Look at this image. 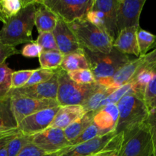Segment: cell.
<instances>
[{
	"mask_svg": "<svg viewBox=\"0 0 156 156\" xmlns=\"http://www.w3.org/2000/svg\"><path fill=\"white\" fill-rule=\"evenodd\" d=\"M36 7L37 0H33L18 15L3 24L0 30V42L15 47L33 42L32 30L35 26Z\"/></svg>",
	"mask_w": 156,
	"mask_h": 156,
	"instance_id": "cell-1",
	"label": "cell"
},
{
	"mask_svg": "<svg viewBox=\"0 0 156 156\" xmlns=\"http://www.w3.org/2000/svg\"><path fill=\"white\" fill-rule=\"evenodd\" d=\"M119 119L115 132L125 136L142 126L148 116L149 108L144 99L134 94L124 96L117 103Z\"/></svg>",
	"mask_w": 156,
	"mask_h": 156,
	"instance_id": "cell-2",
	"label": "cell"
},
{
	"mask_svg": "<svg viewBox=\"0 0 156 156\" xmlns=\"http://www.w3.org/2000/svg\"><path fill=\"white\" fill-rule=\"evenodd\" d=\"M68 25L83 48L102 53H109L113 50V38L85 18L76 20Z\"/></svg>",
	"mask_w": 156,
	"mask_h": 156,
	"instance_id": "cell-3",
	"label": "cell"
},
{
	"mask_svg": "<svg viewBox=\"0 0 156 156\" xmlns=\"http://www.w3.org/2000/svg\"><path fill=\"white\" fill-rule=\"evenodd\" d=\"M83 49L90 69L93 73L96 82L99 84L111 78L119 69L132 59L128 55L120 53L115 48H113L109 53L92 52Z\"/></svg>",
	"mask_w": 156,
	"mask_h": 156,
	"instance_id": "cell-4",
	"label": "cell"
},
{
	"mask_svg": "<svg viewBox=\"0 0 156 156\" xmlns=\"http://www.w3.org/2000/svg\"><path fill=\"white\" fill-rule=\"evenodd\" d=\"M58 72V89L57 101L60 106L81 105L99 87L98 82L90 85H80L69 78L67 72L61 68Z\"/></svg>",
	"mask_w": 156,
	"mask_h": 156,
	"instance_id": "cell-5",
	"label": "cell"
},
{
	"mask_svg": "<svg viewBox=\"0 0 156 156\" xmlns=\"http://www.w3.org/2000/svg\"><path fill=\"white\" fill-rule=\"evenodd\" d=\"M122 142L123 134L116 135L115 131H112L77 146L64 149L59 156H93L106 151H118L122 147Z\"/></svg>",
	"mask_w": 156,
	"mask_h": 156,
	"instance_id": "cell-6",
	"label": "cell"
},
{
	"mask_svg": "<svg viewBox=\"0 0 156 156\" xmlns=\"http://www.w3.org/2000/svg\"><path fill=\"white\" fill-rule=\"evenodd\" d=\"M94 0H41L58 18L70 24L82 19L92 9Z\"/></svg>",
	"mask_w": 156,
	"mask_h": 156,
	"instance_id": "cell-7",
	"label": "cell"
},
{
	"mask_svg": "<svg viewBox=\"0 0 156 156\" xmlns=\"http://www.w3.org/2000/svg\"><path fill=\"white\" fill-rule=\"evenodd\" d=\"M120 152L122 156H153L151 134L145 123L123 136Z\"/></svg>",
	"mask_w": 156,
	"mask_h": 156,
	"instance_id": "cell-8",
	"label": "cell"
},
{
	"mask_svg": "<svg viewBox=\"0 0 156 156\" xmlns=\"http://www.w3.org/2000/svg\"><path fill=\"white\" fill-rule=\"evenodd\" d=\"M12 112L17 123L32 114L44 109L60 106L56 100L35 99L30 98L10 97Z\"/></svg>",
	"mask_w": 156,
	"mask_h": 156,
	"instance_id": "cell-9",
	"label": "cell"
},
{
	"mask_svg": "<svg viewBox=\"0 0 156 156\" xmlns=\"http://www.w3.org/2000/svg\"><path fill=\"white\" fill-rule=\"evenodd\" d=\"M32 143L46 154L54 153L70 147V142L66 138L64 130L58 128L48 127L32 136Z\"/></svg>",
	"mask_w": 156,
	"mask_h": 156,
	"instance_id": "cell-10",
	"label": "cell"
},
{
	"mask_svg": "<svg viewBox=\"0 0 156 156\" xmlns=\"http://www.w3.org/2000/svg\"><path fill=\"white\" fill-rule=\"evenodd\" d=\"M146 0H118V32L128 27H140L139 20Z\"/></svg>",
	"mask_w": 156,
	"mask_h": 156,
	"instance_id": "cell-11",
	"label": "cell"
},
{
	"mask_svg": "<svg viewBox=\"0 0 156 156\" xmlns=\"http://www.w3.org/2000/svg\"><path fill=\"white\" fill-rule=\"evenodd\" d=\"M58 89V72L52 79L47 82L31 86H24L20 88L11 89L8 96L23 97L35 99H51L57 101Z\"/></svg>",
	"mask_w": 156,
	"mask_h": 156,
	"instance_id": "cell-12",
	"label": "cell"
},
{
	"mask_svg": "<svg viewBox=\"0 0 156 156\" xmlns=\"http://www.w3.org/2000/svg\"><path fill=\"white\" fill-rule=\"evenodd\" d=\"M156 73V47L143 56V61L132 80L133 94L144 99L147 86ZM145 101V100H144Z\"/></svg>",
	"mask_w": 156,
	"mask_h": 156,
	"instance_id": "cell-13",
	"label": "cell"
},
{
	"mask_svg": "<svg viewBox=\"0 0 156 156\" xmlns=\"http://www.w3.org/2000/svg\"><path fill=\"white\" fill-rule=\"evenodd\" d=\"M59 107L42 110L25 117L18 123L17 129L21 133L28 136H33L45 130L53 121Z\"/></svg>",
	"mask_w": 156,
	"mask_h": 156,
	"instance_id": "cell-14",
	"label": "cell"
},
{
	"mask_svg": "<svg viewBox=\"0 0 156 156\" xmlns=\"http://www.w3.org/2000/svg\"><path fill=\"white\" fill-rule=\"evenodd\" d=\"M53 34L56 40L58 50L64 55L80 52L83 47L80 44L74 33L72 31L68 24L58 18Z\"/></svg>",
	"mask_w": 156,
	"mask_h": 156,
	"instance_id": "cell-15",
	"label": "cell"
},
{
	"mask_svg": "<svg viewBox=\"0 0 156 156\" xmlns=\"http://www.w3.org/2000/svg\"><path fill=\"white\" fill-rule=\"evenodd\" d=\"M142 61L143 56L132 59L129 62L119 69L111 78L104 81L99 85L116 89L128 82H131Z\"/></svg>",
	"mask_w": 156,
	"mask_h": 156,
	"instance_id": "cell-16",
	"label": "cell"
},
{
	"mask_svg": "<svg viewBox=\"0 0 156 156\" xmlns=\"http://www.w3.org/2000/svg\"><path fill=\"white\" fill-rule=\"evenodd\" d=\"M92 9L103 13L106 22L107 33L114 41L119 34L116 27L118 0H94Z\"/></svg>",
	"mask_w": 156,
	"mask_h": 156,
	"instance_id": "cell-17",
	"label": "cell"
},
{
	"mask_svg": "<svg viewBox=\"0 0 156 156\" xmlns=\"http://www.w3.org/2000/svg\"><path fill=\"white\" fill-rule=\"evenodd\" d=\"M137 30V27H128L121 30L113 41V48L123 54L140 57L136 37Z\"/></svg>",
	"mask_w": 156,
	"mask_h": 156,
	"instance_id": "cell-18",
	"label": "cell"
},
{
	"mask_svg": "<svg viewBox=\"0 0 156 156\" xmlns=\"http://www.w3.org/2000/svg\"><path fill=\"white\" fill-rule=\"evenodd\" d=\"M81 105H67L60 106L53 121L49 127L65 129L76 120L86 114Z\"/></svg>",
	"mask_w": 156,
	"mask_h": 156,
	"instance_id": "cell-19",
	"label": "cell"
},
{
	"mask_svg": "<svg viewBox=\"0 0 156 156\" xmlns=\"http://www.w3.org/2000/svg\"><path fill=\"white\" fill-rule=\"evenodd\" d=\"M119 119L117 105L110 104L95 111L93 123L101 129L111 132L115 131Z\"/></svg>",
	"mask_w": 156,
	"mask_h": 156,
	"instance_id": "cell-20",
	"label": "cell"
},
{
	"mask_svg": "<svg viewBox=\"0 0 156 156\" xmlns=\"http://www.w3.org/2000/svg\"><path fill=\"white\" fill-rule=\"evenodd\" d=\"M58 17L51 10L42 4L41 0H37V7L35 13V25L38 33L53 32Z\"/></svg>",
	"mask_w": 156,
	"mask_h": 156,
	"instance_id": "cell-21",
	"label": "cell"
},
{
	"mask_svg": "<svg viewBox=\"0 0 156 156\" xmlns=\"http://www.w3.org/2000/svg\"><path fill=\"white\" fill-rule=\"evenodd\" d=\"M33 0H0V21L6 24Z\"/></svg>",
	"mask_w": 156,
	"mask_h": 156,
	"instance_id": "cell-22",
	"label": "cell"
},
{
	"mask_svg": "<svg viewBox=\"0 0 156 156\" xmlns=\"http://www.w3.org/2000/svg\"><path fill=\"white\" fill-rule=\"evenodd\" d=\"M18 123L11 106V98L7 96L0 100V133L15 129Z\"/></svg>",
	"mask_w": 156,
	"mask_h": 156,
	"instance_id": "cell-23",
	"label": "cell"
},
{
	"mask_svg": "<svg viewBox=\"0 0 156 156\" xmlns=\"http://www.w3.org/2000/svg\"><path fill=\"white\" fill-rule=\"evenodd\" d=\"M95 111L87 112L84 116L64 129V135L69 142H72L77 138L88 126L93 123Z\"/></svg>",
	"mask_w": 156,
	"mask_h": 156,
	"instance_id": "cell-24",
	"label": "cell"
},
{
	"mask_svg": "<svg viewBox=\"0 0 156 156\" xmlns=\"http://www.w3.org/2000/svg\"><path fill=\"white\" fill-rule=\"evenodd\" d=\"M60 68L67 73L78 69H90L88 61L84 53V49L82 51L64 55L63 62Z\"/></svg>",
	"mask_w": 156,
	"mask_h": 156,
	"instance_id": "cell-25",
	"label": "cell"
},
{
	"mask_svg": "<svg viewBox=\"0 0 156 156\" xmlns=\"http://www.w3.org/2000/svg\"><path fill=\"white\" fill-rule=\"evenodd\" d=\"M115 88H109L104 85H99V88L87 98L85 103L82 105L86 112L96 111L99 108L102 101L115 91Z\"/></svg>",
	"mask_w": 156,
	"mask_h": 156,
	"instance_id": "cell-26",
	"label": "cell"
},
{
	"mask_svg": "<svg viewBox=\"0 0 156 156\" xmlns=\"http://www.w3.org/2000/svg\"><path fill=\"white\" fill-rule=\"evenodd\" d=\"M64 56L59 50H42L38 57L41 68L51 70L58 69L61 67Z\"/></svg>",
	"mask_w": 156,
	"mask_h": 156,
	"instance_id": "cell-27",
	"label": "cell"
},
{
	"mask_svg": "<svg viewBox=\"0 0 156 156\" xmlns=\"http://www.w3.org/2000/svg\"><path fill=\"white\" fill-rule=\"evenodd\" d=\"M137 43L139 47V56H144L148 50L156 45V35L139 27L137 30Z\"/></svg>",
	"mask_w": 156,
	"mask_h": 156,
	"instance_id": "cell-28",
	"label": "cell"
},
{
	"mask_svg": "<svg viewBox=\"0 0 156 156\" xmlns=\"http://www.w3.org/2000/svg\"><path fill=\"white\" fill-rule=\"evenodd\" d=\"M30 143H32V136L24 135L19 133L8 143V156H17Z\"/></svg>",
	"mask_w": 156,
	"mask_h": 156,
	"instance_id": "cell-29",
	"label": "cell"
},
{
	"mask_svg": "<svg viewBox=\"0 0 156 156\" xmlns=\"http://www.w3.org/2000/svg\"><path fill=\"white\" fill-rule=\"evenodd\" d=\"M13 70L7 64H0V100L8 96L12 89V76Z\"/></svg>",
	"mask_w": 156,
	"mask_h": 156,
	"instance_id": "cell-30",
	"label": "cell"
},
{
	"mask_svg": "<svg viewBox=\"0 0 156 156\" xmlns=\"http://www.w3.org/2000/svg\"><path fill=\"white\" fill-rule=\"evenodd\" d=\"M108 133L110 132H107V131L103 130V129H101L100 128L98 127L97 126H96V125L93 123L90 126H88V127H87V129H86L85 130L77 137V138H76L74 140L70 142V147L77 146V145L81 144V143H85V142L89 141V140H93V139L96 138V137L105 135V134Z\"/></svg>",
	"mask_w": 156,
	"mask_h": 156,
	"instance_id": "cell-31",
	"label": "cell"
},
{
	"mask_svg": "<svg viewBox=\"0 0 156 156\" xmlns=\"http://www.w3.org/2000/svg\"><path fill=\"white\" fill-rule=\"evenodd\" d=\"M128 94H133V85L132 82L125 84L119 88H116L113 93L107 96L105 99L102 101V103L99 105V108H101L102 107L106 106V105H110V104H115L117 105L118 102L125 95ZM97 109V110H98Z\"/></svg>",
	"mask_w": 156,
	"mask_h": 156,
	"instance_id": "cell-32",
	"label": "cell"
},
{
	"mask_svg": "<svg viewBox=\"0 0 156 156\" xmlns=\"http://www.w3.org/2000/svg\"><path fill=\"white\" fill-rule=\"evenodd\" d=\"M67 74L73 82L80 85H90L96 82L94 76L90 69L75 70L67 73Z\"/></svg>",
	"mask_w": 156,
	"mask_h": 156,
	"instance_id": "cell-33",
	"label": "cell"
},
{
	"mask_svg": "<svg viewBox=\"0 0 156 156\" xmlns=\"http://www.w3.org/2000/svg\"><path fill=\"white\" fill-rule=\"evenodd\" d=\"M56 71L57 69H42L41 67L38 69H35V72L31 76L30 79L27 82L25 86H31V85L47 82L54 77V76L56 74Z\"/></svg>",
	"mask_w": 156,
	"mask_h": 156,
	"instance_id": "cell-34",
	"label": "cell"
},
{
	"mask_svg": "<svg viewBox=\"0 0 156 156\" xmlns=\"http://www.w3.org/2000/svg\"><path fill=\"white\" fill-rule=\"evenodd\" d=\"M35 69H24L14 71L12 76V89L25 86Z\"/></svg>",
	"mask_w": 156,
	"mask_h": 156,
	"instance_id": "cell-35",
	"label": "cell"
},
{
	"mask_svg": "<svg viewBox=\"0 0 156 156\" xmlns=\"http://www.w3.org/2000/svg\"><path fill=\"white\" fill-rule=\"evenodd\" d=\"M36 42L43 50H59L53 32L39 33Z\"/></svg>",
	"mask_w": 156,
	"mask_h": 156,
	"instance_id": "cell-36",
	"label": "cell"
},
{
	"mask_svg": "<svg viewBox=\"0 0 156 156\" xmlns=\"http://www.w3.org/2000/svg\"><path fill=\"white\" fill-rule=\"evenodd\" d=\"M84 18H85L86 20L90 21L91 24H94L95 26L99 27V29L104 30V31H106L107 33L106 18L102 12H100L99 10H96V9H91L87 12V14Z\"/></svg>",
	"mask_w": 156,
	"mask_h": 156,
	"instance_id": "cell-37",
	"label": "cell"
},
{
	"mask_svg": "<svg viewBox=\"0 0 156 156\" xmlns=\"http://www.w3.org/2000/svg\"><path fill=\"white\" fill-rule=\"evenodd\" d=\"M145 123L151 134L153 145V156H156V108L149 109L148 116Z\"/></svg>",
	"mask_w": 156,
	"mask_h": 156,
	"instance_id": "cell-38",
	"label": "cell"
},
{
	"mask_svg": "<svg viewBox=\"0 0 156 156\" xmlns=\"http://www.w3.org/2000/svg\"><path fill=\"white\" fill-rule=\"evenodd\" d=\"M42 48L38 44L36 41L27 44L21 50V54L27 58L39 57L42 52Z\"/></svg>",
	"mask_w": 156,
	"mask_h": 156,
	"instance_id": "cell-39",
	"label": "cell"
},
{
	"mask_svg": "<svg viewBox=\"0 0 156 156\" xmlns=\"http://www.w3.org/2000/svg\"><path fill=\"white\" fill-rule=\"evenodd\" d=\"M19 53H21V51L17 50L16 47L0 42V64L5 63L6 59L10 56Z\"/></svg>",
	"mask_w": 156,
	"mask_h": 156,
	"instance_id": "cell-40",
	"label": "cell"
},
{
	"mask_svg": "<svg viewBox=\"0 0 156 156\" xmlns=\"http://www.w3.org/2000/svg\"><path fill=\"white\" fill-rule=\"evenodd\" d=\"M156 97V73L150 83L147 86L146 90L145 92V96H144V100L145 103L148 105L150 104V102Z\"/></svg>",
	"mask_w": 156,
	"mask_h": 156,
	"instance_id": "cell-41",
	"label": "cell"
},
{
	"mask_svg": "<svg viewBox=\"0 0 156 156\" xmlns=\"http://www.w3.org/2000/svg\"><path fill=\"white\" fill-rule=\"evenodd\" d=\"M47 155L36 146L30 143L17 156H44Z\"/></svg>",
	"mask_w": 156,
	"mask_h": 156,
	"instance_id": "cell-42",
	"label": "cell"
},
{
	"mask_svg": "<svg viewBox=\"0 0 156 156\" xmlns=\"http://www.w3.org/2000/svg\"><path fill=\"white\" fill-rule=\"evenodd\" d=\"M20 132L18 130V129H12V130L0 133V150L2 149L4 147H6L8 145V143H9L14 137L16 136Z\"/></svg>",
	"mask_w": 156,
	"mask_h": 156,
	"instance_id": "cell-43",
	"label": "cell"
},
{
	"mask_svg": "<svg viewBox=\"0 0 156 156\" xmlns=\"http://www.w3.org/2000/svg\"><path fill=\"white\" fill-rule=\"evenodd\" d=\"M120 149L118 151H106V152H102L96 156H118Z\"/></svg>",
	"mask_w": 156,
	"mask_h": 156,
	"instance_id": "cell-44",
	"label": "cell"
},
{
	"mask_svg": "<svg viewBox=\"0 0 156 156\" xmlns=\"http://www.w3.org/2000/svg\"><path fill=\"white\" fill-rule=\"evenodd\" d=\"M156 108V97L150 102V104L148 105V108L151 109V108Z\"/></svg>",
	"mask_w": 156,
	"mask_h": 156,
	"instance_id": "cell-45",
	"label": "cell"
},
{
	"mask_svg": "<svg viewBox=\"0 0 156 156\" xmlns=\"http://www.w3.org/2000/svg\"><path fill=\"white\" fill-rule=\"evenodd\" d=\"M0 156H8V152H7V146L6 147L3 148L2 149L0 150Z\"/></svg>",
	"mask_w": 156,
	"mask_h": 156,
	"instance_id": "cell-46",
	"label": "cell"
},
{
	"mask_svg": "<svg viewBox=\"0 0 156 156\" xmlns=\"http://www.w3.org/2000/svg\"><path fill=\"white\" fill-rule=\"evenodd\" d=\"M61 151H60V152H54V153H52V154H47V155H46L44 156H59L60 155H61Z\"/></svg>",
	"mask_w": 156,
	"mask_h": 156,
	"instance_id": "cell-47",
	"label": "cell"
},
{
	"mask_svg": "<svg viewBox=\"0 0 156 156\" xmlns=\"http://www.w3.org/2000/svg\"><path fill=\"white\" fill-rule=\"evenodd\" d=\"M118 156H122V155H121V152H120V151H119V155H118Z\"/></svg>",
	"mask_w": 156,
	"mask_h": 156,
	"instance_id": "cell-48",
	"label": "cell"
},
{
	"mask_svg": "<svg viewBox=\"0 0 156 156\" xmlns=\"http://www.w3.org/2000/svg\"><path fill=\"white\" fill-rule=\"evenodd\" d=\"M98 155H99V154H98ZM97 155H93V156H96Z\"/></svg>",
	"mask_w": 156,
	"mask_h": 156,
	"instance_id": "cell-49",
	"label": "cell"
}]
</instances>
